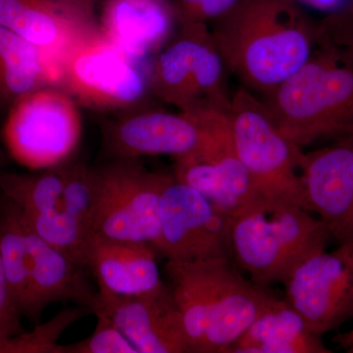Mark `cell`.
I'll list each match as a JSON object with an SVG mask.
<instances>
[{"label":"cell","instance_id":"cell-14","mask_svg":"<svg viewBox=\"0 0 353 353\" xmlns=\"http://www.w3.org/2000/svg\"><path fill=\"white\" fill-rule=\"evenodd\" d=\"M103 148L112 159L183 157L201 145L202 128L194 116L139 108L109 121L102 129Z\"/></svg>","mask_w":353,"mask_h":353},{"label":"cell","instance_id":"cell-2","mask_svg":"<svg viewBox=\"0 0 353 353\" xmlns=\"http://www.w3.org/2000/svg\"><path fill=\"white\" fill-rule=\"evenodd\" d=\"M209 28L230 73L265 97L307 60L318 22L296 0H241Z\"/></svg>","mask_w":353,"mask_h":353},{"label":"cell","instance_id":"cell-29","mask_svg":"<svg viewBox=\"0 0 353 353\" xmlns=\"http://www.w3.org/2000/svg\"><path fill=\"white\" fill-rule=\"evenodd\" d=\"M68 1L73 3L74 6L79 7V8L82 9L88 15L95 17L94 10L97 0H68Z\"/></svg>","mask_w":353,"mask_h":353},{"label":"cell","instance_id":"cell-12","mask_svg":"<svg viewBox=\"0 0 353 353\" xmlns=\"http://www.w3.org/2000/svg\"><path fill=\"white\" fill-rule=\"evenodd\" d=\"M90 310L94 315L108 317L138 353H190L169 285L139 296H117L99 290Z\"/></svg>","mask_w":353,"mask_h":353},{"label":"cell","instance_id":"cell-13","mask_svg":"<svg viewBox=\"0 0 353 353\" xmlns=\"http://www.w3.org/2000/svg\"><path fill=\"white\" fill-rule=\"evenodd\" d=\"M301 178L308 210L339 243L353 241V132L332 145L303 152Z\"/></svg>","mask_w":353,"mask_h":353},{"label":"cell","instance_id":"cell-17","mask_svg":"<svg viewBox=\"0 0 353 353\" xmlns=\"http://www.w3.org/2000/svg\"><path fill=\"white\" fill-rule=\"evenodd\" d=\"M157 254L150 243L92 236L85 268L94 274L99 290L117 296H145L166 285L160 276Z\"/></svg>","mask_w":353,"mask_h":353},{"label":"cell","instance_id":"cell-11","mask_svg":"<svg viewBox=\"0 0 353 353\" xmlns=\"http://www.w3.org/2000/svg\"><path fill=\"white\" fill-rule=\"evenodd\" d=\"M282 284L288 303L313 333L340 328L353 319V241L311 255Z\"/></svg>","mask_w":353,"mask_h":353},{"label":"cell","instance_id":"cell-20","mask_svg":"<svg viewBox=\"0 0 353 353\" xmlns=\"http://www.w3.org/2000/svg\"><path fill=\"white\" fill-rule=\"evenodd\" d=\"M287 299L277 297L227 353H330Z\"/></svg>","mask_w":353,"mask_h":353},{"label":"cell","instance_id":"cell-31","mask_svg":"<svg viewBox=\"0 0 353 353\" xmlns=\"http://www.w3.org/2000/svg\"><path fill=\"white\" fill-rule=\"evenodd\" d=\"M343 14L345 19L347 20L348 25L353 30V0H350L347 4H345L341 9H339Z\"/></svg>","mask_w":353,"mask_h":353},{"label":"cell","instance_id":"cell-32","mask_svg":"<svg viewBox=\"0 0 353 353\" xmlns=\"http://www.w3.org/2000/svg\"><path fill=\"white\" fill-rule=\"evenodd\" d=\"M2 162V157H1V152H0V165H1Z\"/></svg>","mask_w":353,"mask_h":353},{"label":"cell","instance_id":"cell-8","mask_svg":"<svg viewBox=\"0 0 353 353\" xmlns=\"http://www.w3.org/2000/svg\"><path fill=\"white\" fill-rule=\"evenodd\" d=\"M77 104L58 85H46L18 99L9 108L3 128L12 157L34 170L69 160L82 132Z\"/></svg>","mask_w":353,"mask_h":353},{"label":"cell","instance_id":"cell-21","mask_svg":"<svg viewBox=\"0 0 353 353\" xmlns=\"http://www.w3.org/2000/svg\"><path fill=\"white\" fill-rule=\"evenodd\" d=\"M57 64L43 50L0 26V108L46 85H57Z\"/></svg>","mask_w":353,"mask_h":353},{"label":"cell","instance_id":"cell-1","mask_svg":"<svg viewBox=\"0 0 353 353\" xmlns=\"http://www.w3.org/2000/svg\"><path fill=\"white\" fill-rule=\"evenodd\" d=\"M262 101L279 130L301 148L353 132V30L340 11L318 22L307 60Z\"/></svg>","mask_w":353,"mask_h":353},{"label":"cell","instance_id":"cell-16","mask_svg":"<svg viewBox=\"0 0 353 353\" xmlns=\"http://www.w3.org/2000/svg\"><path fill=\"white\" fill-rule=\"evenodd\" d=\"M275 297L243 277L231 260H213L212 305L201 353H227Z\"/></svg>","mask_w":353,"mask_h":353},{"label":"cell","instance_id":"cell-5","mask_svg":"<svg viewBox=\"0 0 353 353\" xmlns=\"http://www.w3.org/2000/svg\"><path fill=\"white\" fill-rule=\"evenodd\" d=\"M229 118L236 152L259 196L309 211L301 178L303 148L279 130L263 101L239 88Z\"/></svg>","mask_w":353,"mask_h":353},{"label":"cell","instance_id":"cell-23","mask_svg":"<svg viewBox=\"0 0 353 353\" xmlns=\"http://www.w3.org/2000/svg\"><path fill=\"white\" fill-rule=\"evenodd\" d=\"M0 256L9 289L21 315L34 322L26 224L21 209L11 201H0Z\"/></svg>","mask_w":353,"mask_h":353},{"label":"cell","instance_id":"cell-7","mask_svg":"<svg viewBox=\"0 0 353 353\" xmlns=\"http://www.w3.org/2000/svg\"><path fill=\"white\" fill-rule=\"evenodd\" d=\"M58 87L77 103L101 111L143 108L150 92L148 79L136 60L111 43L99 30L74 44L57 62Z\"/></svg>","mask_w":353,"mask_h":353},{"label":"cell","instance_id":"cell-24","mask_svg":"<svg viewBox=\"0 0 353 353\" xmlns=\"http://www.w3.org/2000/svg\"><path fill=\"white\" fill-rule=\"evenodd\" d=\"M90 314L92 310L83 305L60 311L31 332L0 338V353H64V345L58 343L60 336L74 323Z\"/></svg>","mask_w":353,"mask_h":353},{"label":"cell","instance_id":"cell-3","mask_svg":"<svg viewBox=\"0 0 353 353\" xmlns=\"http://www.w3.org/2000/svg\"><path fill=\"white\" fill-rule=\"evenodd\" d=\"M232 255L250 280L263 287L283 283L332 238L319 218L306 209L259 197L232 216Z\"/></svg>","mask_w":353,"mask_h":353},{"label":"cell","instance_id":"cell-19","mask_svg":"<svg viewBox=\"0 0 353 353\" xmlns=\"http://www.w3.org/2000/svg\"><path fill=\"white\" fill-rule=\"evenodd\" d=\"M25 224L34 323L38 324L46 306L58 301H71L90 309L97 292L88 284L85 268L34 233L26 221Z\"/></svg>","mask_w":353,"mask_h":353},{"label":"cell","instance_id":"cell-28","mask_svg":"<svg viewBox=\"0 0 353 353\" xmlns=\"http://www.w3.org/2000/svg\"><path fill=\"white\" fill-rule=\"evenodd\" d=\"M296 1L301 6L329 13L339 10L345 4V0H296Z\"/></svg>","mask_w":353,"mask_h":353},{"label":"cell","instance_id":"cell-10","mask_svg":"<svg viewBox=\"0 0 353 353\" xmlns=\"http://www.w3.org/2000/svg\"><path fill=\"white\" fill-rule=\"evenodd\" d=\"M232 217L194 188L171 179L160 201L158 254L172 262L233 259Z\"/></svg>","mask_w":353,"mask_h":353},{"label":"cell","instance_id":"cell-18","mask_svg":"<svg viewBox=\"0 0 353 353\" xmlns=\"http://www.w3.org/2000/svg\"><path fill=\"white\" fill-rule=\"evenodd\" d=\"M99 32L132 59L161 50L178 25L169 0H104Z\"/></svg>","mask_w":353,"mask_h":353},{"label":"cell","instance_id":"cell-27","mask_svg":"<svg viewBox=\"0 0 353 353\" xmlns=\"http://www.w3.org/2000/svg\"><path fill=\"white\" fill-rule=\"evenodd\" d=\"M21 318L22 315L14 303L0 256V338L24 332Z\"/></svg>","mask_w":353,"mask_h":353},{"label":"cell","instance_id":"cell-22","mask_svg":"<svg viewBox=\"0 0 353 353\" xmlns=\"http://www.w3.org/2000/svg\"><path fill=\"white\" fill-rule=\"evenodd\" d=\"M212 263L208 260L165 265L190 353L202 352L212 305Z\"/></svg>","mask_w":353,"mask_h":353},{"label":"cell","instance_id":"cell-9","mask_svg":"<svg viewBox=\"0 0 353 353\" xmlns=\"http://www.w3.org/2000/svg\"><path fill=\"white\" fill-rule=\"evenodd\" d=\"M192 116L201 123V143L194 152L175 158L174 178L232 217L260 196L236 152L229 111Z\"/></svg>","mask_w":353,"mask_h":353},{"label":"cell","instance_id":"cell-4","mask_svg":"<svg viewBox=\"0 0 353 353\" xmlns=\"http://www.w3.org/2000/svg\"><path fill=\"white\" fill-rule=\"evenodd\" d=\"M178 26L153 60L150 92L189 115L229 111V70L210 28L197 23Z\"/></svg>","mask_w":353,"mask_h":353},{"label":"cell","instance_id":"cell-25","mask_svg":"<svg viewBox=\"0 0 353 353\" xmlns=\"http://www.w3.org/2000/svg\"><path fill=\"white\" fill-rule=\"evenodd\" d=\"M95 316L97 323L94 333L85 340L64 345V353H138L108 317Z\"/></svg>","mask_w":353,"mask_h":353},{"label":"cell","instance_id":"cell-26","mask_svg":"<svg viewBox=\"0 0 353 353\" xmlns=\"http://www.w3.org/2000/svg\"><path fill=\"white\" fill-rule=\"evenodd\" d=\"M176 23L210 25L230 12L241 0H169Z\"/></svg>","mask_w":353,"mask_h":353},{"label":"cell","instance_id":"cell-30","mask_svg":"<svg viewBox=\"0 0 353 353\" xmlns=\"http://www.w3.org/2000/svg\"><path fill=\"white\" fill-rule=\"evenodd\" d=\"M338 341L341 343V347L347 350V352H353V330L347 334L339 336Z\"/></svg>","mask_w":353,"mask_h":353},{"label":"cell","instance_id":"cell-15","mask_svg":"<svg viewBox=\"0 0 353 353\" xmlns=\"http://www.w3.org/2000/svg\"><path fill=\"white\" fill-rule=\"evenodd\" d=\"M0 26L43 50L57 67L74 44L99 30L94 16L68 0H0Z\"/></svg>","mask_w":353,"mask_h":353},{"label":"cell","instance_id":"cell-6","mask_svg":"<svg viewBox=\"0 0 353 353\" xmlns=\"http://www.w3.org/2000/svg\"><path fill=\"white\" fill-rule=\"evenodd\" d=\"M173 174L148 171L138 158L94 167L92 236L150 243L159 241L162 192Z\"/></svg>","mask_w":353,"mask_h":353}]
</instances>
